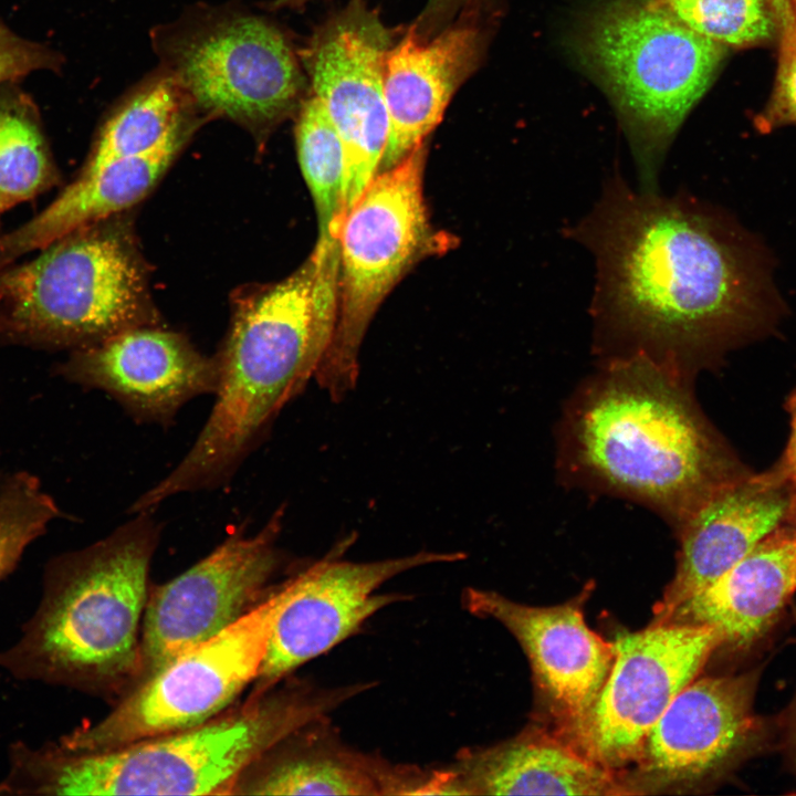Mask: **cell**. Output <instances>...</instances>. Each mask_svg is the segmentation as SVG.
Listing matches in <instances>:
<instances>
[{
	"label": "cell",
	"mask_w": 796,
	"mask_h": 796,
	"mask_svg": "<svg viewBox=\"0 0 796 796\" xmlns=\"http://www.w3.org/2000/svg\"><path fill=\"white\" fill-rule=\"evenodd\" d=\"M567 234L594 256L596 329L632 354L710 364L779 318L761 248L689 195L635 189L615 171Z\"/></svg>",
	"instance_id": "1"
},
{
	"label": "cell",
	"mask_w": 796,
	"mask_h": 796,
	"mask_svg": "<svg viewBox=\"0 0 796 796\" xmlns=\"http://www.w3.org/2000/svg\"><path fill=\"white\" fill-rule=\"evenodd\" d=\"M338 273V240H317L291 275L238 297L216 356L219 385L211 412L177 467L138 498L142 509L227 483L256 449L283 407L314 378L331 345Z\"/></svg>",
	"instance_id": "2"
},
{
	"label": "cell",
	"mask_w": 796,
	"mask_h": 796,
	"mask_svg": "<svg viewBox=\"0 0 796 796\" xmlns=\"http://www.w3.org/2000/svg\"><path fill=\"white\" fill-rule=\"evenodd\" d=\"M359 691L290 685L185 730L84 752L57 742L10 744L7 795H234L255 763Z\"/></svg>",
	"instance_id": "3"
},
{
	"label": "cell",
	"mask_w": 796,
	"mask_h": 796,
	"mask_svg": "<svg viewBox=\"0 0 796 796\" xmlns=\"http://www.w3.org/2000/svg\"><path fill=\"white\" fill-rule=\"evenodd\" d=\"M150 513H135L106 537L46 564L38 607L17 641L0 650L2 670L93 693L139 680L148 573L161 532Z\"/></svg>",
	"instance_id": "4"
},
{
	"label": "cell",
	"mask_w": 796,
	"mask_h": 796,
	"mask_svg": "<svg viewBox=\"0 0 796 796\" xmlns=\"http://www.w3.org/2000/svg\"><path fill=\"white\" fill-rule=\"evenodd\" d=\"M671 368L641 353L618 357L584 400L574 436L593 474L682 523L714 491L753 470Z\"/></svg>",
	"instance_id": "5"
},
{
	"label": "cell",
	"mask_w": 796,
	"mask_h": 796,
	"mask_svg": "<svg viewBox=\"0 0 796 796\" xmlns=\"http://www.w3.org/2000/svg\"><path fill=\"white\" fill-rule=\"evenodd\" d=\"M726 51L652 0H610L585 21L578 53L618 108L640 190H658L667 148Z\"/></svg>",
	"instance_id": "6"
},
{
	"label": "cell",
	"mask_w": 796,
	"mask_h": 796,
	"mask_svg": "<svg viewBox=\"0 0 796 796\" xmlns=\"http://www.w3.org/2000/svg\"><path fill=\"white\" fill-rule=\"evenodd\" d=\"M114 219L73 230L35 259L0 269V339L73 352L153 324L143 258Z\"/></svg>",
	"instance_id": "7"
},
{
	"label": "cell",
	"mask_w": 796,
	"mask_h": 796,
	"mask_svg": "<svg viewBox=\"0 0 796 796\" xmlns=\"http://www.w3.org/2000/svg\"><path fill=\"white\" fill-rule=\"evenodd\" d=\"M150 42L201 116L229 119L256 139L295 115L310 92L291 38L238 2L193 4L154 27Z\"/></svg>",
	"instance_id": "8"
},
{
	"label": "cell",
	"mask_w": 796,
	"mask_h": 796,
	"mask_svg": "<svg viewBox=\"0 0 796 796\" xmlns=\"http://www.w3.org/2000/svg\"><path fill=\"white\" fill-rule=\"evenodd\" d=\"M425 143L378 172L345 214L338 232V314L314 379L332 401L356 386L366 329L385 296L431 239L423 200Z\"/></svg>",
	"instance_id": "9"
},
{
	"label": "cell",
	"mask_w": 796,
	"mask_h": 796,
	"mask_svg": "<svg viewBox=\"0 0 796 796\" xmlns=\"http://www.w3.org/2000/svg\"><path fill=\"white\" fill-rule=\"evenodd\" d=\"M285 582L235 622L135 683L96 723L57 743L96 752L201 724L227 710L260 672Z\"/></svg>",
	"instance_id": "10"
},
{
	"label": "cell",
	"mask_w": 796,
	"mask_h": 796,
	"mask_svg": "<svg viewBox=\"0 0 796 796\" xmlns=\"http://www.w3.org/2000/svg\"><path fill=\"white\" fill-rule=\"evenodd\" d=\"M394 33L364 0L315 29L298 56L310 92L323 103L345 157L341 221L379 171L388 138L384 61Z\"/></svg>",
	"instance_id": "11"
},
{
	"label": "cell",
	"mask_w": 796,
	"mask_h": 796,
	"mask_svg": "<svg viewBox=\"0 0 796 796\" xmlns=\"http://www.w3.org/2000/svg\"><path fill=\"white\" fill-rule=\"evenodd\" d=\"M721 646L704 625L663 622L620 635L608 677L577 736L610 768L640 760L649 732Z\"/></svg>",
	"instance_id": "12"
},
{
	"label": "cell",
	"mask_w": 796,
	"mask_h": 796,
	"mask_svg": "<svg viewBox=\"0 0 796 796\" xmlns=\"http://www.w3.org/2000/svg\"><path fill=\"white\" fill-rule=\"evenodd\" d=\"M284 515L281 505L258 533L229 535L189 569L149 591L139 680L218 635L261 601L282 563L276 542Z\"/></svg>",
	"instance_id": "13"
},
{
	"label": "cell",
	"mask_w": 796,
	"mask_h": 796,
	"mask_svg": "<svg viewBox=\"0 0 796 796\" xmlns=\"http://www.w3.org/2000/svg\"><path fill=\"white\" fill-rule=\"evenodd\" d=\"M339 548L285 582V596L272 624L252 694H261L296 668L355 635L384 607L408 599L377 594L395 576L425 565L453 563L461 552L418 553L373 562L343 559Z\"/></svg>",
	"instance_id": "14"
},
{
	"label": "cell",
	"mask_w": 796,
	"mask_h": 796,
	"mask_svg": "<svg viewBox=\"0 0 796 796\" xmlns=\"http://www.w3.org/2000/svg\"><path fill=\"white\" fill-rule=\"evenodd\" d=\"M763 668L693 680L653 725L640 760L667 782L718 779L776 746L775 719L755 699Z\"/></svg>",
	"instance_id": "15"
},
{
	"label": "cell",
	"mask_w": 796,
	"mask_h": 796,
	"mask_svg": "<svg viewBox=\"0 0 796 796\" xmlns=\"http://www.w3.org/2000/svg\"><path fill=\"white\" fill-rule=\"evenodd\" d=\"M64 379L115 399L137 422L168 427L192 398L216 394L217 357L182 335L139 325L71 352L56 369Z\"/></svg>",
	"instance_id": "16"
},
{
	"label": "cell",
	"mask_w": 796,
	"mask_h": 796,
	"mask_svg": "<svg viewBox=\"0 0 796 796\" xmlns=\"http://www.w3.org/2000/svg\"><path fill=\"white\" fill-rule=\"evenodd\" d=\"M461 601L515 637L538 687L578 734L612 666L614 643L589 629L575 601L536 607L473 587L463 590Z\"/></svg>",
	"instance_id": "17"
},
{
	"label": "cell",
	"mask_w": 796,
	"mask_h": 796,
	"mask_svg": "<svg viewBox=\"0 0 796 796\" xmlns=\"http://www.w3.org/2000/svg\"><path fill=\"white\" fill-rule=\"evenodd\" d=\"M794 517L796 485L768 469L752 471L714 491L681 523L677 572L657 608L656 624Z\"/></svg>",
	"instance_id": "18"
},
{
	"label": "cell",
	"mask_w": 796,
	"mask_h": 796,
	"mask_svg": "<svg viewBox=\"0 0 796 796\" xmlns=\"http://www.w3.org/2000/svg\"><path fill=\"white\" fill-rule=\"evenodd\" d=\"M486 44L482 15L467 14L428 40L408 28L384 61L388 138L379 171L401 161L436 128L455 92L479 67Z\"/></svg>",
	"instance_id": "19"
},
{
	"label": "cell",
	"mask_w": 796,
	"mask_h": 796,
	"mask_svg": "<svg viewBox=\"0 0 796 796\" xmlns=\"http://www.w3.org/2000/svg\"><path fill=\"white\" fill-rule=\"evenodd\" d=\"M444 782L442 768L392 764L353 750L324 720L255 763L234 795H440Z\"/></svg>",
	"instance_id": "20"
},
{
	"label": "cell",
	"mask_w": 796,
	"mask_h": 796,
	"mask_svg": "<svg viewBox=\"0 0 796 796\" xmlns=\"http://www.w3.org/2000/svg\"><path fill=\"white\" fill-rule=\"evenodd\" d=\"M796 594V517L785 522L705 588L666 618L714 628L719 649L739 657L758 650Z\"/></svg>",
	"instance_id": "21"
},
{
	"label": "cell",
	"mask_w": 796,
	"mask_h": 796,
	"mask_svg": "<svg viewBox=\"0 0 796 796\" xmlns=\"http://www.w3.org/2000/svg\"><path fill=\"white\" fill-rule=\"evenodd\" d=\"M203 122L207 119L200 114L190 113L150 150L95 169H82L46 208L15 230L0 235V269L73 230L113 218L143 200Z\"/></svg>",
	"instance_id": "22"
},
{
	"label": "cell",
	"mask_w": 796,
	"mask_h": 796,
	"mask_svg": "<svg viewBox=\"0 0 796 796\" xmlns=\"http://www.w3.org/2000/svg\"><path fill=\"white\" fill-rule=\"evenodd\" d=\"M462 795L632 794L606 766L557 741L524 734L489 747H468L450 765Z\"/></svg>",
	"instance_id": "23"
},
{
	"label": "cell",
	"mask_w": 796,
	"mask_h": 796,
	"mask_svg": "<svg viewBox=\"0 0 796 796\" xmlns=\"http://www.w3.org/2000/svg\"><path fill=\"white\" fill-rule=\"evenodd\" d=\"M193 112L197 109L178 81L158 65L109 109L82 169L150 150Z\"/></svg>",
	"instance_id": "24"
},
{
	"label": "cell",
	"mask_w": 796,
	"mask_h": 796,
	"mask_svg": "<svg viewBox=\"0 0 796 796\" xmlns=\"http://www.w3.org/2000/svg\"><path fill=\"white\" fill-rule=\"evenodd\" d=\"M59 182L36 104L17 83L0 85V230L8 210Z\"/></svg>",
	"instance_id": "25"
},
{
	"label": "cell",
	"mask_w": 796,
	"mask_h": 796,
	"mask_svg": "<svg viewBox=\"0 0 796 796\" xmlns=\"http://www.w3.org/2000/svg\"><path fill=\"white\" fill-rule=\"evenodd\" d=\"M295 122L297 158L318 221V240L337 238L345 177L343 145L322 101L308 92Z\"/></svg>",
	"instance_id": "26"
},
{
	"label": "cell",
	"mask_w": 796,
	"mask_h": 796,
	"mask_svg": "<svg viewBox=\"0 0 796 796\" xmlns=\"http://www.w3.org/2000/svg\"><path fill=\"white\" fill-rule=\"evenodd\" d=\"M696 33L725 46L773 40L778 22L768 0H652Z\"/></svg>",
	"instance_id": "27"
},
{
	"label": "cell",
	"mask_w": 796,
	"mask_h": 796,
	"mask_svg": "<svg viewBox=\"0 0 796 796\" xmlns=\"http://www.w3.org/2000/svg\"><path fill=\"white\" fill-rule=\"evenodd\" d=\"M57 517L61 510L39 478L28 471L8 473L0 491V580Z\"/></svg>",
	"instance_id": "28"
},
{
	"label": "cell",
	"mask_w": 796,
	"mask_h": 796,
	"mask_svg": "<svg viewBox=\"0 0 796 796\" xmlns=\"http://www.w3.org/2000/svg\"><path fill=\"white\" fill-rule=\"evenodd\" d=\"M779 55L772 96L754 124L761 133L796 124V21L779 32Z\"/></svg>",
	"instance_id": "29"
},
{
	"label": "cell",
	"mask_w": 796,
	"mask_h": 796,
	"mask_svg": "<svg viewBox=\"0 0 796 796\" xmlns=\"http://www.w3.org/2000/svg\"><path fill=\"white\" fill-rule=\"evenodd\" d=\"M63 64L59 52L17 35L0 21V85L17 83L38 70L60 72Z\"/></svg>",
	"instance_id": "30"
},
{
	"label": "cell",
	"mask_w": 796,
	"mask_h": 796,
	"mask_svg": "<svg viewBox=\"0 0 796 796\" xmlns=\"http://www.w3.org/2000/svg\"><path fill=\"white\" fill-rule=\"evenodd\" d=\"M485 0H428L409 29L421 40H428L461 15H482Z\"/></svg>",
	"instance_id": "31"
},
{
	"label": "cell",
	"mask_w": 796,
	"mask_h": 796,
	"mask_svg": "<svg viewBox=\"0 0 796 796\" xmlns=\"http://www.w3.org/2000/svg\"><path fill=\"white\" fill-rule=\"evenodd\" d=\"M776 747L787 768L796 776V691L788 705L775 718Z\"/></svg>",
	"instance_id": "32"
},
{
	"label": "cell",
	"mask_w": 796,
	"mask_h": 796,
	"mask_svg": "<svg viewBox=\"0 0 796 796\" xmlns=\"http://www.w3.org/2000/svg\"><path fill=\"white\" fill-rule=\"evenodd\" d=\"M784 407L789 416V437L782 454L768 470L796 485V388L787 396Z\"/></svg>",
	"instance_id": "33"
},
{
	"label": "cell",
	"mask_w": 796,
	"mask_h": 796,
	"mask_svg": "<svg viewBox=\"0 0 796 796\" xmlns=\"http://www.w3.org/2000/svg\"><path fill=\"white\" fill-rule=\"evenodd\" d=\"M776 15L779 32L795 22L789 0H768Z\"/></svg>",
	"instance_id": "34"
},
{
	"label": "cell",
	"mask_w": 796,
	"mask_h": 796,
	"mask_svg": "<svg viewBox=\"0 0 796 796\" xmlns=\"http://www.w3.org/2000/svg\"><path fill=\"white\" fill-rule=\"evenodd\" d=\"M313 0H269L266 7L270 10L300 9Z\"/></svg>",
	"instance_id": "35"
},
{
	"label": "cell",
	"mask_w": 796,
	"mask_h": 796,
	"mask_svg": "<svg viewBox=\"0 0 796 796\" xmlns=\"http://www.w3.org/2000/svg\"><path fill=\"white\" fill-rule=\"evenodd\" d=\"M789 4L792 7V11L796 21V0H789Z\"/></svg>",
	"instance_id": "36"
}]
</instances>
